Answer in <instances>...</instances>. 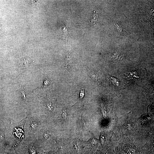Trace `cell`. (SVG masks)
Returning a JSON list of instances; mask_svg holds the SVG:
<instances>
[{"label": "cell", "instance_id": "cell-7", "mask_svg": "<svg viewBox=\"0 0 154 154\" xmlns=\"http://www.w3.org/2000/svg\"><path fill=\"white\" fill-rule=\"evenodd\" d=\"M91 137L90 139L88 141V144L90 145L92 148L95 149L96 148L99 142V139H97L95 136L92 131H90Z\"/></svg>", "mask_w": 154, "mask_h": 154}, {"label": "cell", "instance_id": "cell-6", "mask_svg": "<svg viewBox=\"0 0 154 154\" xmlns=\"http://www.w3.org/2000/svg\"><path fill=\"white\" fill-rule=\"evenodd\" d=\"M33 61L29 57L25 55L21 56L18 59V62L19 66L22 68H28Z\"/></svg>", "mask_w": 154, "mask_h": 154}, {"label": "cell", "instance_id": "cell-1", "mask_svg": "<svg viewBox=\"0 0 154 154\" xmlns=\"http://www.w3.org/2000/svg\"><path fill=\"white\" fill-rule=\"evenodd\" d=\"M25 119L19 123L12 125L10 133L7 134L10 149L16 152L23 142L29 136L25 131Z\"/></svg>", "mask_w": 154, "mask_h": 154}, {"label": "cell", "instance_id": "cell-3", "mask_svg": "<svg viewBox=\"0 0 154 154\" xmlns=\"http://www.w3.org/2000/svg\"><path fill=\"white\" fill-rule=\"evenodd\" d=\"M40 121L35 114H28L25 118V129L29 136L34 135L38 131L40 127Z\"/></svg>", "mask_w": 154, "mask_h": 154}, {"label": "cell", "instance_id": "cell-4", "mask_svg": "<svg viewBox=\"0 0 154 154\" xmlns=\"http://www.w3.org/2000/svg\"><path fill=\"white\" fill-rule=\"evenodd\" d=\"M39 98L42 107L45 112L49 113L53 110L56 100L50 99L47 94L46 96L41 97Z\"/></svg>", "mask_w": 154, "mask_h": 154}, {"label": "cell", "instance_id": "cell-2", "mask_svg": "<svg viewBox=\"0 0 154 154\" xmlns=\"http://www.w3.org/2000/svg\"><path fill=\"white\" fill-rule=\"evenodd\" d=\"M38 140L35 135L25 139L16 152V154H42V151Z\"/></svg>", "mask_w": 154, "mask_h": 154}, {"label": "cell", "instance_id": "cell-11", "mask_svg": "<svg viewBox=\"0 0 154 154\" xmlns=\"http://www.w3.org/2000/svg\"><path fill=\"white\" fill-rule=\"evenodd\" d=\"M111 81L112 83L115 86H118L119 84V80L116 78L112 77L111 78Z\"/></svg>", "mask_w": 154, "mask_h": 154}, {"label": "cell", "instance_id": "cell-12", "mask_svg": "<svg viewBox=\"0 0 154 154\" xmlns=\"http://www.w3.org/2000/svg\"><path fill=\"white\" fill-rule=\"evenodd\" d=\"M84 96V90L83 88H82L80 90V99H82Z\"/></svg>", "mask_w": 154, "mask_h": 154}, {"label": "cell", "instance_id": "cell-10", "mask_svg": "<svg viewBox=\"0 0 154 154\" xmlns=\"http://www.w3.org/2000/svg\"><path fill=\"white\" fill-rule=\"evenodd\" d=\"M58 29L60 33V34L61 36L63 37L65 36L66 32L67 31V27L66 25H61L60 27H58Z\"/></svg>", "mask_w": 154, "mask_h": 154}, {"label": "cell", "instance_id": "cell-9", "mask_svg": "<svg viewBox=\"0 0 154 154\" xmlns=\"http://www.w3.org/2000/svg\"><path fill=\"white\" fill-rule=\"evenodd\" d=\"M0 154H16V152L12 149L0 147Z\"/></svg>", "mask_w": 154, "mask_h": 154}, {"label": "cell", "instance_id": "cell-5", "mask_svg": "<svg viewBox=\"0 0 154 154\" xmlns=\"http://www.w3.org/2000/svg\"><path fill=\"white\" fill-rule=\"evenodd\" d=\"M5 129V128L4 123L0 120V145L1 147L10 149L9 145L6 141V139H7L6 138Z\"/></svg>", "mask_w": 154, "mask_h": 154}, {"label": "cell", "instance_id": "cell-8", "mask_svg": "<svg viewBox=\"0 0 154 154\" xmlns=\"http://www.w3.org/2000/svg\"><path fill=\"white\" fill-rule=\"evenodd\" d=\"M99 141L102 148H104L106 145L107 141L106 135L103 131H101Z\"/></svg>", "mask_w": 154, "mask_h": 154}, {"label": "cell", "instance_id": "cell-13", "mask_svg": "<svg viewBox=\"0 0 154 154\" xmlns=\"http://www.w3.org/2000/svg\"><path fill=\"white\" fill-rule=\"evenodd\" d=\"M49 82L48 80H46L44 82V84L43 86V87H46L48 85Z\"/></svg>", "mask_w": 154, "mask_h": 154}]
</instances>
